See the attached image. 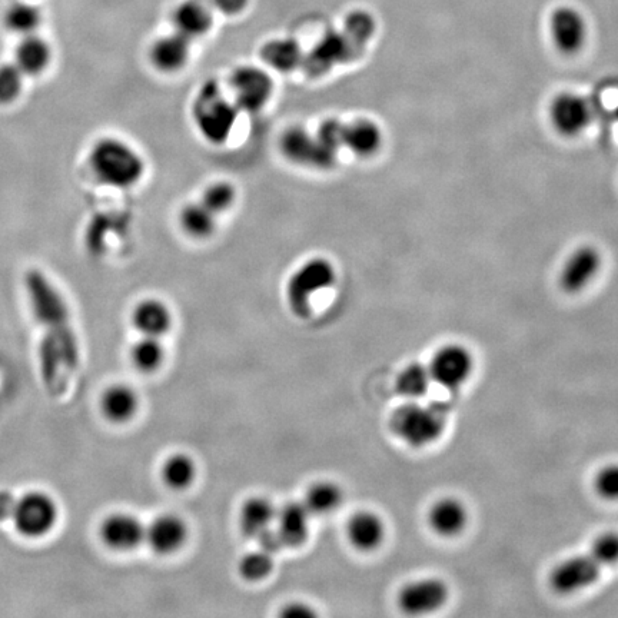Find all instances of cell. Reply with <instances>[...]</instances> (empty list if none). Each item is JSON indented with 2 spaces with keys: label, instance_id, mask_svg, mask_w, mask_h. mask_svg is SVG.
<instances>
[{
  "label": "cell",
  "instance_id": "obj_38",
  "mask_svg": "<svg viewBox=\"0 0 618 618\" xmlns=\"http://www.w3.org/2000/svg\"><path fill=\"white\" fill-rule=\"evenodd\" d=\"M591 557L603 566H614L618 563V534H601L593 541L591 546Z\"/></svg>",
  "mask_w": 618,
  "mask_h": 618
},
{
  "label": "cell",
  "instance_id": "obj_33",
  "mask_svg": "<svg viewBox=\"0 0 618 618\" xmlns=\"http://www.w3.org/2000/svg\"><path fill=\"white\" fill-rule=\"evenodd\" d=\"M3 21L9 31L16 35L28 36L38 31L42 22V13L31 3H13L6 11Z\"/></svg>",
  "mask_w": 618,
  "mask_h": 618
},
{
  "label": "cell",
  "instance_id": "obj_2",
  "mask_svg": "<svg viewBox=\"0 0 618 618\" xmlns=\"http://www.w3.org/2000/svg\"><path fill=\"white\" fill-rule=\"evenodd\" d=\"M241 114L217 81H206L196 92L192 119L196 131L211 145H224L234 132Z\"/></svg>",
  "mask_w": 618,
  "mask_h": 618
},
{
  "label": "cell",
  "instance_id": "obj_3",
  "mask_svg": "<svg viewBox=\"0 0 618 618\" xmlns=\"http://www.w3.org/2000/svg\"><path fill=\"white\" fill-rule=\"evenodd\" d=\"M447 408L440 404H421L408 401L392 414V433L414 448H423L435 443L444 433L447 423Z\"/></svg>",
  "mask_w": 618,
  "mask_h": 618
},
{
  "label": "cell",
  "instance_id": "obj_26",
  "mask_svg": "<svg viewBox=\"0 0 618 618\" xmlns=\"http://www.w3.org/2000/svg\"><path fill=\"white\" fill-rule=\"evenodd\" d=\"M275 505L265 497H252L245 501L239 511V528L242 534L257 540L275 526L277 517Z\"/></svg>",
  "mask_w": 618,
  "mask_h": 618
},
{
  "label": "cell",
  "instance_id": "obj_29",
  "mask_svg": "<svg viewBox=\"0 0 618 618\" xmlns=\"http://www.w3.org/2000/svg\"><path fill=\"white\" fill-rule=\"evenodd\" d=\"M342 501H344V493L340 485L332 481H318L308 488L302 503L311 515H328L337 511Z\"/></svg>",
  "mask_w": 618,
  "mask_h": 618
},
{
  "label": "cell",
  "instance_id": "obj_8",
  "mask_svg": "<svg viewBox=\"0 0 618 618\" xmlns=\"http://www.w3.org/2000/svg\"><path fill=\"white\" fill-rule=\"evenodd\" d=\"M232 101L244 114H259L274 96V81L265 69L258 66H239L229 79Z\"/></svg>",
  "mask_w": 618,
  "mask_h": 618
},
{
  "label": "cell",
  "instance_id": "obj_24",
  "mask_svg": "<svg viewBox=\"0 0 618 618\" xmlns=\"http://www.w3.org/2000/svg\"><path fill=\"white\" fill-rule=\"evenodd\" d=\"M172 22L175 32L194 41L211 31L214 16L209 6L202 0H185L175 9Z\"/></svg>",
  "mask_w": 618,
  "mask_h": 618
},
{
  "label": "cell",
  "instance_id": "obj_35",
  "mask_svg": "<svg viewBox=\"0 0 618 618\" xmlns=\"http://www.w3.org/2000/svg\"><path fill=\"white\" fill-rule=\"evenodd\" d=\"M25 88V73L16 63L0 65V105H13L22 96Z\"/></svg>",
  "mask_w": 618,
  "mask_h": 618
},
{
  "label": "cell",
  "instance_id": "obj_9",
  "mask_svg": "<svg viewBox=\"0 0 618 618\" xmlns=\"http://www.w3.org/2000/svg\"><path fill=\"white\" fill-rule=\"evenodd\" d=\"M434 384L447 391H457L470 380L474 371L473 354L460 344L444 345L428 364Z\"/></svg>",
  "mask_w": 618,
  "mask_h": 618
},
{
  "label": "cell",
  "instance_id": "obj_25",
  "mask_svg": "<svg viewBox=\"0 0 618 618\" xmlns=\"http://www.w3.org/2000/svg\"><path fill=\"white\" fill-rule=\"evenodd\" d=\"M428 523L438 536H458L468 523L467 508L457 498H441L431 507Z\"/></svg>",
  "mask_w": 618,
  "mask_h": 618
},
{
  "label": "cell",
  "instance_id": "obj_40",
  "mask_svg": "<svg viewBox=\"0 0 618 618\" xmlns=\"http://www.w3.org/2000/svg\"><path fill=\"white\" fill-rule=\"evenodd\" d=\"M212 6L225 16H237L245 11L249 0H211Z\"/></svg>",
  "mask_w": 618,
  "mask_h": 618
},
{
  "label": "cell",
  "instance_id": "obj_42",
  "mask_svg": "<svg viewBox=\"0 0 618 618\" xmlns=\"http://www.w3.org/2000/svg\"><path fill=\"white\" fill-rule=\"evenodd\" d=\"M614 115H616L617 121H618V105L616 106V111H614Z\"/></svg>",
  "mask_w": 618,
  "mask_h": 618
},
{
  "label": "cell",
  "instance_id": "obj_5",
  "mask_svg": "<svg viewBox=\"0 0 618 618\" xmlns=\"http://www.w3.org/2000/svg\"><path fill=\"white\" fill-rule=\"evenodd\" d=\"M58 521L59 504L48 491H26L13 507V528L25 540L38 541L51 536Z\"/></svg>",
  "mask_w": 618,
  "mask_h": 618
},
{
  "label": "cell",
  "instance_id": "obj_13",
  "mask_svg": "<svg viewBox=\"0 0 618 618\" xmlns=\"http://www.w3.org/2000/svg\"><path fill=\"white\" fill-rule=\"evenodd\" d=\"M448 586L440 578H423L401 588L398 606L411 616L433 613L447 603Z\"/></svg>",
  "mask_w": 618,
  "mask_h": 618
},
{
  "label": "cell",
  "instance_id": "obj_19",
  "mask_svg": "<svg viewBox=\"0 0 618 618\" xmlns=\"http://www.w3.org/2000/svg\"><path fill=\"white\" fill-rule=\"evenodd\" d=\"M191 39L175 32L159 38L152 45L149 58L156 71L176 73L185 68L191 56Z\"/></svg>",
  "mask_w": 618,
  "mask_h": 618
},
{
  "label": "cell",
  "instance_id": "obj_10",
  "mask_svg": "<svg viewBox=\"0 0 618 618\" xmlns=\"http://www.w3.org/2000/svg\"><path fill=\"white\" fill-rule=\"evenodd\" d=\"M593 115L590 101L577 92L558 93L548 109L551 126L567 138L583 134L593 121Z\"/></svg>",
  "mask_w": 618,
  "mask_h": 618
},
{
  "label": "cell",
  "instance_id": "obj_34",
  "mask_svg": "<svg viewBox=\"0 0 618 618\" xmlns=\"http://www.w3.org/2000/svg\"><path fill=\"white\" fill-rule=\"evenodd\" d=\"M199 201L202 202L212 212V214L221 217L222 214L228 212L237 202V189L227 181L214 182L206 186L202 192Z\"/></svg>",
  "mask_w": 618,
  "mask_h": 618
},
{
  "label": "cell",
  "instance_id": "obj_17",
  "mask_svg": "<svg viewBox=\"0 0 618 618\" xmlns=\"http://www.w3.org/2000/svg\"><path fill=\"white\" fill-rule=\"evenodd\" d=\"M384 134L381 126L371 119L344 122L342 129V149H347L358 158H371L380 151Z\"/></svg>",
  "mask_w": 618,
  "mask_h": 618
},
{
  "label": "cell",
  "instance_id": "obj_39",
  "mask_svg": "<svg viewBox=\"0 0 618 618\" xmlns=\"http://www.w3.org/2000/svg\"><path fill=\"white\" fill-rule=\"evenodd\" d=\"M598 495L608 501L618 500V464H608L601 468L594 480Z\"/></svg>",
  "mask_w": 618,
  "mask_h": 618
},
{
  "label": "cell",
  "instance_id": "obj_28",
  "mask_svg": "<svg viewBox=\"0 0 618 618\" xmlns=\"http://www.w3.org/2000/svg\"><path fill=\"white\" fill-rule=\"evenodd\" d=\"M182 231L194 239L212 237L217 231L218 218L201 201L182 206L178 217Z\"/></svg>",
  "mask_w": 618,
  "mask_h": 618
},
{
  "label": "cell",
  "instance_id": "obj_16",
  "mask_svg": "<svg viewBox=\"0 0 618 618\" xmlns=\"http://www.w3.org/2000/svg\"><path fill=\"white\" fill-rule=\"evenodd\" d=\"M188 540V526L184 518L176 514L156 517L145 530V541L161 556H169L181 550Z\"/></svg>",
  "mask_w": 618,
  "mask_h": 618
},
{
  "label": "cell",
  "instance_id": "obj_20",
  "mask_svg": "<svg viewBox=\"0 0 618 618\" xmlns=\"http://www.w3.org/2000/svg\"><path fill=\"white\" fill-rule=\"evenodd\" d=\"M132 325L144 337H164L171 330L172 312L161 299L148 298L136 304L131 315Z\"/></svg>",
  "mask_w": 618,
  "mask_h": 618
},
{
  "label": "cell",
  "instance_id": "obj_15",
  "mask_svg": "<svg viewBox=\"0 0 618 618\" xmlns=\"http://www.w3.org/2000/svg\"><path fill=\"white\" fill-rule=\"evenodd\" d=\"M601 566L591 556H576L561 561L551 571L550 584L558 594H574L593 586L600 578Z\"/></svg>",
  "mask_w": 618,
  "mask_h": 618
},
{
  "label": "cell",
  "instance_id": "obj_12",
  "mask_svg": "<svg viewBox=\"0 0 618 618\" xmlns=\"http://www.w3.org/2000/svg\"><path fill=\"white\" fill-rule=\"evenodd\" d=\"M603 267V257L593 245H581L564 261L560 271V287L567 294L584 291Z\"/></svg>",
  "mask_w": 618,
  "mask_h": 618
},
{
  "label": "cell",
  "instance_id": "obj_14",
  "mask_svg": "<svg viewBox=\"0 0 618 618\" xmlns=\"http://www.w3.org/2000/svg\"><path fill=\"white\" fill-rule=\"evenodd\" d=\"M146 527L134 514L114 513L103 518L99 538L109 550L129 553L145 541Z\"/></svg>",
  "mask_w": 618,
  "mask_h": 618
},
{
  "label": "cell",
  "instance_id": "obj_31",
  "mask_svg": "<svg viewBox=\"0 0 618 618\" xmlns=\"http://www.w3.org/2000/svg\"><path fill=\"white\" fill-rule=\"evenodd\" d=\"M164 483L172 490L181 491L191 487L196 478V464L188 454L176 453L162 465Z\"/></svg>",
  "mask_w": 618,
  "mask_h": 618
},
{
  "label": "cell",
  "instance_id": "obj_32",
  "mask_svg": "<svg viewBox=\"0 0 618 618\" xmlns=\"http://www.w3.org/2000/svg\"><path fill=\"white\" fill-rule=\"evenodd\" d=\"M131 361L136 370L151 374L161 368L165 361V348L159 338L144 337L131 348Z\"/></svg>",
  "mask_w": 618,
  "mask_h": 618
},
{
  "label": "cell",
  "instance_id": "obj_36",
  "mask_svg": "<svg viewBox=\"0 0 618 618\" xmlns=\"http://www.w3.org/2000/svg\"><path fill=\"white\" fill-rule=\"evenodd\" d=\"M272 568H274L272 554L258 548L257 551H251L241 558L238 570L239 576L244 580L257 583V581L265 580L271 574Z\"/></svg>",
  "mask_w": 618,
  "mask_h": 618
},
{
  "label": "cell",
  "instance_id": "obj_7",
  "mask_svg": "<svg viewBox=\"0 0 618 618\" xmlns=\"http://www.w3.org/2000/svg\"><path fill=\"white\" fill-rule=\"evenodd\" d=\"M279 149L291 164L317 171H328L338 158V154L322 144L315 132H309L301 126L289 128L282 134Z\"/></svg>",
  "mask_w": 618,
  "mask_h": 618
},
{
  "label": "cell",
  "instance_id": "obj_37",
  "mask_svg": "<svg viewBox=\"0 0 618 618\" xmlns=\"http://www.w3.org/2000/svg\"><path fill=\"white\" fill-rule=\"evenodd\" d=\"M342 29H344L358 45L367 49L371 39L374 38L375 31H377V23H375L374 16H372L371 13L354 11L345 18Z\"/></svg>",
  "mask_w": 618,
  "mask_h": 618
},
{
  "label": "cell",
  "instance_id": "obj_18",
  "mask_svg": "<svg viewBox=\"0 0 618 618\" xmlns=\"http://www.w3.org/2000/svg\"><path fill=\"white\" fill-rule=\"evenodd\" d=\"M311 513L302 501H289L277 510L275 531L284 547L302 546L309 536Z\"/></svg>",
  "mask_w": 618,
  "mask_h": 618
},
{
  "label": "cell",
  "instance_id": "obj_4",
  "mask_svg": "<svg viewBox=\"0 0 618 618\" xmlns=\"http://www.w3.org/2000/svg\"><path fill=\"white\" fill-rule=\"evenodd\" d=\"M335 282L337 269L330 259H308L291 275L285 288V297L292 314L298 318H308L314 298L325 289L334 287Z\"/></svg>",
  "mask_w": 618,
  "mask_h": 618
},
{
  "label": "cell",
  "instance_id": "obj_41",
  "mask_svg": "<svg viewBox=\"0 0 618 618\" xmlns=\"http://www.w3.org/2000/svg\"><path fill=\"white\" fill-rule=\"evenodd\" d=\"M281 616L288 618L314 617L315 611L307 604L291 603L282 608Z\"/></svg>",
  "mask_w": 618,
  "mask_h": 618
},
{
  "label": "cell",
  "instance_id": "obj_23",
  "mask_svg": "<svg viewBox=\"0 0 618 618\" xmlns=\"http://www.w3.org/2000/svg\"><path fill=\"white\" fill-rule=\"evenodd\" d=\"M259 56L268 68L279 73H292L302 68L305 52L297 39L285 36L264 43Z\"/></svg>",
  "mask_w": 618,
  "mask_h": 618
},
{
  "label": "cell",
  "instance_id": "obj_21",
  "mask_svg": "<svg viewBox=\"0 0 618 618\" xmlns=\"http://www.w3.org/2000/svg\"><path fill=\"white\" fill-rule=\"evenodd\" d=\"M347 536L358 551H375L385 540L384 521L372 511H358L348 521Z\"/></svg>",
  "mask_w": 618,
  "mask_h": 618
},
{
  "label": "cell",
  "instance_id": "obj_22",
  "mask_svg": "<svg viewBox=\"0 0 618 618\" xmlns=\"http://www.w3.org/2000/svg\"><path fill=\"white\" fill-rule=\"evenodd\" d=\"M99 407L103 417L112 424L129 423L139 408V397L134 388L125 384H114L102 392Z\"/></svg>",
  "mask_w": 618,
  "mask_h": 618
},
{
  "label": "cell",
  "instance_id": "obj_6",
  "mask_svg": "<svg viewBox=\"0 0 618 618\" xmlns=\"http://www.w3.org/2000/svg\"><path fill=\"white\" fill-rule=\"evenodd\" d=\"M365 49L358 45L344 29H330L305 52L302 71L311 79L322 78L335 68L358 61Z\"/></svg>",
  "mask_w": 618,
  "mask_h": 618
},
{
  "label": "cell",
  "instance_id": "obj_27",
  "mask_svg": "<svg viewBox=\"0 0 618 618\" xmlns=\"http://www.w3.org/2000/svg\"><path fill=\"white\" fill-rule=\"evenodd\" d=\"M15 63L25 76H39L48 71L52 63V48L41 36H22L15 52Z\"/></svg>",
  "mask_w": 618,
  "mask_h": 618
},
{
  "label": "cell",
  "instance_id": "obj_30",
  "mask_svg": "<svg viewBox=\"0 0 618 618\" xmlns=\"http://www.w3.org/2000/svg\"><path fill=\"white\" fill-rule=\"evenodd\" d=\"M431 384H433V378H431L428 365L414 362V364L407 365L398 374L395 388H397L398 394L404 397L405 400L418 401L424 395H427Z\"/></svg>",
  "mask_w": 618,
  "mask_h": 618
},
{
  "label": "cell",
  "instance_id": "obj_1",
  "mask_svg": "<svg viewBox=\"0 0 618 618\" xmlns=\"http://www.w3.org/2000/svg\"><path fill=\"white\" fill-rule=\"evenodd\" d=\"M89 166L102 185L115 189H131L144 179L146 164L138 149L124 139L106 136L93 144Z\"/></svg>",
  "mask_w": 618,
  "mask_h": 618
},
{
  "label": "cell",
  "instance_id": "obj_11",
  "mask_svg": "<svg viewBox=\"0 0 618 618\" xmlns=\"http://www.w3.org/2000/svg\"><path fill=\"white\" fill-rule=\"evenodd\" d=\"M550 36L557 51L576 55L586 45L588 26L583 13L573 6H558L550 16Z\"/></svg>",
  "mask_w": 618,
  "mask_h": 618
}]
</instances>
